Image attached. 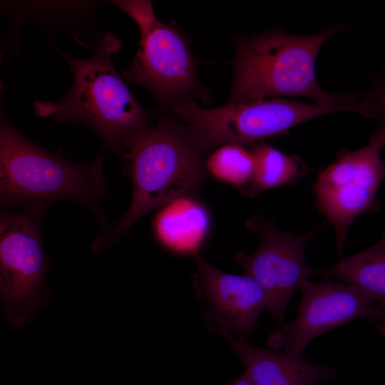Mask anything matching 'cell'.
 I'll return each instance as SVG.
<instances>
[{"mask_svg": "<svg viewBox=\"0 0 385 385\" xmlns=\"http://www.w3.org/2000/svg\"><path fill=\"white\" fill-rule=\"evenodd\" d=\"M103 153L77 163L27 139L0 110V207L46 214L59 200L77 202L96 217L104 232L112 227L103 211L108 192Z\"/></svg>", "mask_w": 385, "mask_h": 385, "instance_id": "1", "label": "cell"}, {"mask_svg": "<svg viewBox=\"0 0 385 385\" xmlns=\"http://www.w3.org/2000/svg\"><path fill=\"white\" fill-rule=\"evenodd\" d=\"M120 158L132 179V201L118 223L94 239L92 249L96 253L116 243L152 210L178 197L194 195L206 178L203 155L193 146L178 118L163 116L154 127L128 135Z\"/></svg>", "mask_w": 385, "mask_h": 385, "instance_id": "2", "label": "cell"}, {"mask_svg": "<svg viewBox=\"0 0 385 385\" xmlns=\"http://www.w3.org/2000/svg\"><path fill=\"white\" fill-rule=\"evenodd\" d=\"M56 48L69 65L73 84L59 101H36L35 113L41 118L53 117L60 123H85L100 137L103 152L120 157L124 140L130 134L149 126V115L130 92L116 71L113 56L122 47L112 33L105 31L95 43L93 56L78 59Z\"/></svg>", "mask_w": 385, "mask_h": 385, "instance_id": "3", "label": "cell"}, {"mask_svg": "<svg viewBox=\"0 0 385 385\" xmlns=\"http://www.w3.org/2000/svg\"><path fill=\"white\" fill-rule=\"evenodd\" d=\"M346 29L334 26L309 36L270 31L237 43L232 61L233 85L227 103L290 96L312 98L330 107L358 101L363 95H341L319 87L317 56L325 42Z\"/></svg>", "mask_w": 385, "mask_h": 385, "instance_id": "4", "label": "cell"}, {"mask_svg": "<svg viewBox=\"0 0 385 385\" xmlns=\"http://www.w3.org/2000/svg\"><path fill=\"white\" fill-rule=\"evenodd\" d=\"M170 111L178 117L195 149L204 156L224 144H248L279 135L322 115L351 111L369 116L370 101L330 107L282 98L231 103L203 108L193 100L175 104Z\"/></svg>", "mask_w": 385, "mask_h": 385, "instance_id": "5", "label": "cell"}, {"mask_svg": "<svg viewBox=\"0 0 385 385\" xmlns=\"http://www.w3.org/2000/svg\"><path fill=\"white\" fill-rule=\"evenodd\" d=\"M109 2L131 17L140 31L138 51L123 73L128 82L150 90L163 109L186 100L210 101V90L197 76L203 63L192 56L186 36L175 21L164 24L158 19L149 0Z\"/></svg>", "mask_w": 385, "mask_h": 385, "instance_id": "6", "label": "cell"}, {"mask_svg": "<svg viewBox=\"0 0 385 385\" xmlns=\"http://www.w3.org/2000/svg\"><path fill=\"white\" fill-rule=\"evenodd\" d=\"M44 215L0 207V304L14 329L30 319L45 297L50 262L41 238Z\"/></svg>", "mask_w": 385, "mask_h": 385, "instance_id": "7", "label": "cell"}, {"mask_svg": "<svg viewBox=\"0 0 385 385\" xmlns=\"http://www.w3.org/2000/svg\"><path fill=\"white\" fill-rule=\"evenodd\" d=\"M294 319L283 321L269 335L267 344L294 357L302 356L316 337L354 320L366 318L377 324L385 317V307L371 297L344 283L324 278L318 282L305 279Z\"/></svg>", "mask_w": 385, "mask_h": 385, "instance_id": "8", "label": "cell"}, {"mask_svg": "<svg viewBox=\"0 0 385 385\" xmlns=\"http://www.w3.org/2000/svg\"><path fill=\"white\" fill-rule=\"evenodd\" d=\"M384 143L383 128L371 136L366 146L342 155L317 180L314 188L317 202L334 226L341 257L349 227L372 204L384 178L380 152Z\"/></svg>", "mask_w": 385, "mask_h": 385, "instance_id": "9", "label": "cell"}, {"mask_svg": "<svg viewBox=\"0 0 385 385\" xmlns=\"http://www.w3.org/2000/svg\"><path fill=\"white\" fill-rule=\"evenodd\" d=\"M248 227L260 235L256 251L236 254L237 265L244 274L252 277L263 289L267 311L275 327L284 321L288 304L302 282L314 274L305 263L304 250L315 230L295 235L278 230L272 223L254 217Z\"/></svg>", "mask_w": 385, "mask_h": 385, "instance_id": "10", "label": "cell"}, {"mask_svg": "<svg viewBox=\"0 0 385 385\" xmlns=\"http://www.w3.org/2000/svg\"><path fill=\"white\" fill-rule=\"evenodd\" d=\"M194 256L197 267L194 287L197 297L207 304L204 319L208 329L219 335L229 333L247 340L260 314L267 311L263 289L247 275L225 272L198 252Z\"/></svg>", "mask_w": 385, "mask_h": 385, "instance_id": "11", "label": "cell"}, {"mask_svg": "<svg viewBox=\"0 0 385 385\" xmlns=\"http://www.w3.org/2000/svg\"><path fill=\"white\" fill-rule=\"evenodd\" d=\"M235 351L255 385H317L334 379L337 369L302 356L262 349L229 333L220 334Z\"/></svg>", "mask_w": 385, "mask_h": 385, "instance_id": "12", "label": "cell"}, {"mask_svg": "<svg viewBox=\"0 0 385 385\" xmlns=\"http://www.w3.org/2000/svg\"><path fill=\"white\" fill-rule=\"evenodd\" d=\"M205 208L194 195L178 197L163 206L155 221L158 240L176 252H197L209 228Z\"/></svg>", "mask_w": 385, "mask_h": 385, "instance_id": "13", "label": "cell"}, {"mask_svg": "<svg viewBox=\"0 0 385 385\" xmlns=\"http://www.w3.org/2000/svg\"><path fill=\"white\" fill-rule=\"evenodd\" d=\"M336 278L371 297L385 307V240L314 274Z\"/></svg>", "mask_w": 385, "mask_h": 385, "instance_id": "14", "label": "cell"}, {"mask_svg": "<svg viewBox=\"0 0 385 385\" xmlns=\"http://www.w3.org/2000/svg\"><path fill=\"white\" fill-rule=\"evenodd\" d=\"M253 173L247 188L260 192L286 185L302 175V167L294 158L270 145L260 143L251 150Z\"/></svg>", "mask_w": 385, "mask_h": 385, "instance_id": "15", "label": "cell"}, {"mask_svg": "<svg viewBox=\"0 0 385 385\" xmlns=\"http://www.w3.org/2000/svg\"><path fill=\"white\" fill-rule=\"evenodd\" d=\"M206 172L215 178L237 187H245L253 173L250 150L240 144H224L204 161Z\"/></svg>", "mask_w": 385, "mask_h": 385, "instance_id": "16", "label": "cell"}, {"mask_svg": "<svg viewBox=\"0 0 385 385\" xmlns=\"http://www.w3.org/2000/svg\"><path fill=\"white\" fill-rule=\"evenodd\" d=\"M227 385H255L247 374L243 371L232 379Z\"/></svg>", "mask_w": 385, "mask_h": 385, "instance_id": "17", "label": "cell"}, {"mask_svg": "<svg viewBox=\"0 0 385 385\" xmlns=\"http://www.w3.org/2000/svg\"><path fill=\"white\" fill-rule=\"evenodd\" d=\"M0 11H1V7H0ZM1 61H2V55L0 53V64L1 63ZM3 90H4L3 84H2L1 81H0V110L2 109V93H3Z\"/></svg>", "mask_w": 385, "mask_h": 385, "instance_id": "18", "label": "cell"}]
</instances>
